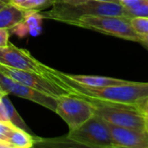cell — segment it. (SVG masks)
I'll use <instances>...</instances> for the list:
<instances>
[{"mask_svg": "<svg viewBox=\"0 0 148 148\" xmlns=\"http://www.w3.org/2000/svg\"><path fill=\"white\" fill-rule=\"evenodd\" d=\"M49 78L67 89L70 94L85 98L132 105L140 110L148 97V82L131 81L121 85L89 87L79 84L69 79L65 73L51 68Z\"/></svg>", "mask_w": 148, "mask_h": 148, "instance_id": "6da1fadb", "label": "cell"}, {"mask_svg": "<svg viewBox=\"0 0 148 148\" xmlns=\"http://www.w3.org/2000/svg\"><path fill=\"white\" fill-rule=\"evenodd\" d=\"M42 18L65 23L82 16H126L125 8L117 3L96 0H57L49 11L41 13Z\"/></svg>", "mask_w": 148, "mask_h": 148, "instance_id": "7a4b0ae2", "label": "cell"}, {"mask_svg": "<svg viewBox=\"0 0 148 148\" xmlns=\"http://www.w3.org/2000/svg\"><path fill=\"white\" fill-rule=\"evenodd\" d=\"M64 23L88 29L131 42H140V36L133 29L130 18L123 16H82Z\"/></svg>", "mask_w": 148, "mask_h": 148, "instance_id": "3957f363", "label": "cell"}, {"mask_svg": "<svg viewBox=\"0 0 148 148\" xmlns=\"http://www.w3.org/2000/svg\"><path fill=\"white\" fill-rule=\"evenodd\" d=\"M86 99L93 105L95 114L100 116L108 123L119 127L146 129V116L139 108L91 98Z\"/></svg>", "mask_w": 148, "mask_h": 148, "instance_id": "277c9868", "label": "cell"}, {"mask_svg": "<svg viewBox=\"0 0 148 148\" xmlns=\"http://www.w3.org/2000/svg\"><path fill=\"white\" fill-rule=\"evenodd\" d=\"M67 139L80 147L114 148L108 122L96 114L79 127L69 130Z\"/></svg>", "mask_w": 148, "mask_h": 148, "instance_id": "5b68a950", "label": "cell"}, {"mask_svg": "<svg viewBox=\"0 0 148 148\" xmlns=\"http://www.w3.org/2000/svg\"><path fill=\"white\" fill-rule=\"evenodd\" d=\"M68 125L69 130H74L95 114L91 102L84 97L67 94L57 98L55 111Z\"/></svg>", "mask_w": 148, "mask_h": 148, "instance_id": "8992f818", "label": "cell"}, {"mask_svg": "<svg viewBox=\"0 0 148 148\" xmlns=\"http://www.w3.org/2000/svg\"><path fill=\"white\" fill-rule=\"evenodd\" d=\"M0 64L10 68L33 72L49 78L50 68L40 62L24 49L18 48L12 43L0 47Z\"/></svg>", "mask_w": 148, "mask_h": 148, "instance_id": "52a82bcc", "label": "cell"}, {"mask_svg": "<svg viewBox=\"0 0 148 148\" xmlns=\"http://www.w3.org/2000/svg\"><path fill=\"white\" fill-rule=\"evenodd\" d=\"M0 73L55 99L61 95L70 94L67 89L54 82L51 79L33 72L20 70L0 64Z\"/></svg>", "mask_w": 148, "mask_h": 148, "instance_id": "ba28073f", "label": "cell"}, {"mask_svg": "<svg viewBox=\"0 0 148 148\" xmlns=\"http://www.w3.org/2000/svg\"><path fill=\"white\" fill-rule=\"evenodd\" d=\"M0 90L5 95H13L39 104L51 111H56V101L36 89H33L21 82H18L9 76L0 73Z\"/></svg>", "mask_w": 148, "mask_h": 148, "instance_id": "9c48e42d", "label": "cell"}, {"mask_svg": "<svg viewBox=\"0 0 148 148\" xmlns=\"http://www.w3.org/2000/svg\"><path fill=\"white\" fill-rule=\"evenodd\" d=\"M108 124L114 148H148V131Z\"/></svg>", "mask_w": 148, "mask_h": 148, "instance_id": "30bf717a", "label": "cell"}, {"mask_svg": "<svg viewBox=\"0 0 148 148\" xmlns=\"http://www.w3.org/2000/svg\"><path fill=\"white\" fill-rule=\"evenodd\" d=\"M26 10L14 5L6 3L0 9V29H15L25 18Z\"/></svg>", "mask_w": 148, "mask_h": 148, "instance_id": "8fae6325", "label": "cell"}, {"mask_svg": "<svg viewBox=\"0 0 148 148\" xmlns=\"http://www.w3.org/2000/svg\"><path fill=\"white\" fill-rule=\"evenodd\" d=\"M65 75L71 79L72 81L85 86L89 87H105V86H113V85H121L128 83L131 81L108 77V76H101V75Z\"/></svg>", "mask_w": 148, "mask_h": 148, "instance_id": "7c38bea8", "label": "cell"}, {"mask_svg": "<svg viewBox=\"0 0 148 148\" xmlns=\"http://www.w3.org/2000/svg\"><path fill=\"white\" fill-rule=\"evenodd\" d=\"M0 111L2 112L3 117L6 119L7 121H10L18 128L23 129L32 134L29 127L25 124V122L23 121V120L19 115L16 109L11 103V101L9 100L7 95H3V98L0 100Z\"/></svg>", "mask_w": 148, "mask_h": 148, "instance_id": "4fadbf2b", "label": "cell"}, {"mask_svg": "<svg viewBox=\"0 0 148 148\" xmlns=\"http://www.w3.org/2000/svg\"><path fill=\"white\" fill-rule=\"evenodd\" d=\"M8 141L12 145L13 148H29L35 144L32 134L18 127L13 129Z\"/></svg>", "mask_w": 148, "mask_h": 148, "instance_id": "5bb4252c", "label": "cell"}, {"mask_svg": "<svg viewBox=\"0 0 148 148\" xmlns=\"http://www.w3.org/2000/svg\"><path fill=\"white\" fill-rule=\"evenodd\" d=\"M134 31L140 36L148 34V16H134L130 18Z\"/></svg>", "mask_w": 148, "mask_h": 148, "instance_id": "9a60e30c", "label": "cell"}, {"mask_svg": "<svg viewBox=\"0 0 148 148\" xmlns=\"http://www.w3.org/2000/svg\"><path fill=\"white\" fill-rule=\"evenodd\" d=\"M51 3L53 4V0H24L20 8L23 10L37 11Z\"/></svg>", "mask_w": 148, "mask_h": 148, "instance_id": "2e32d148", "label": "cell"}, {"mask_svg": "<svg viewBox=\"0 0 148 148\" xmlns=\"http://www.w3.org/2000/svg\"><path fill=\"white\" fill-rule=\"evenodd\" d=\"M15 127H17L9 121H0V140L8 141L9 137Z\"/></svg>", "mask_w": 148, "mask_h": 148, "instance_id": "e0dca14e", "label": "cell"}, {"mask_svg": "<svg viewBox=\"0 0 148 148\" xmlns=\"http://www.w3.org/2000/svg\"><path fill=\"white\" fill-rule=\"evenodd\" d=\"M9 36V29H0V47L7 46L10 43Z\"/></svg>", "mask_w": 148, "mask_h": 148, "instance_id": "ac0fdd59", "label": "cell"}, {"mask_svg": "<svg viewBox=\"0 0 148 148\" xmlns=\"http://www.w3.org/2000/svg\"><path fill=\"white\" fill-rule=\"evenodd\" d=\"M140 42L143 47H145V48L148 50V34L147 35H145V36H140V42Z\"/></svg>", "mask_w": 148, "mask_h": 148, "instance_id": "d6986e66", "label": "cell"}, {"mask_svg": "<svg viewBox=\"0 0 148 148\" xmlns=\"http://www.w3.org/2000/svg\"><path fill=\"white\" fill-rule=\"evenodd\" d=\"M141 112H142V114H143L146 117L148 116V97L147 99L146 100L145 104L143 105V107H142V108H141Z\"/></svg>", "mask_w": 148, "mask_h": 148, "instance_id": "ffe728a7", "label": "cell"}, {"mask_svg": "<svg viewBox=\"0 0 148 148\" xmlns=\"http://www.w3.org/2000/svg\"><path fill=\"white\" fill-rule=\"evenodd\" d=\"M0 148H13V147L10 142L0 140Z\"/></svg>", "mask_w": 148, "mask_h": 148, "instance_id": "44dd1931", "label": "cell"}, {"mask_svg": "<svg viewBox=\"0 0 148 148\" xmlns=\"http://www.w3.org/2000/svg\"><path fill=\"white\" fill-rule=\"evenodd\" d=\"M23 2H24V0H10V3H13L14 5H16L19 8Z\"/></svg>", "mask_w": 148, "mask_h": 148, "instance_id": "7402d4cb", "label": "cell"}, {"mask_svg": "<svg viewBox=\"0 0 148 148\" xmlns=\"http://www.w3.org/2000/svg\"><path fill=\"white\" fill-rule=\"evenodd\" d=\"M96 1H100V2H110V3H121L118 0H96Z\"/></svg>", "mask_w": 148, "mask_h": 148, "instance_id": "603a6c76", "label": "cell"}, {"mask_svg": "<svg viewBox=\"0 0 148 148\" xmlns=\"http://www.w3.org/2000/svg\"><path fill=\"white\" fill-rule=\"evenodd\" d=\"M0 121H6V119L3 117V114L1 113V111H0ZM9 122H10V121H9Z\"/></svg>", "mask_w": 148, "mask_h": 148, "instance_id": "cb8c5ba5", "label": "cell"}, {"mask_svg": "<svg viewBox=\"0 0 148 148\" xmlns=\"http://www.w3.org/2000/svg\"><path fill=\"white\" fill-rule=\"evenodd\" d=\"M146 130L148 131V116L146 117Z\"/></svg>", "mask_w": 148, "mask_h": 148, "instance_id": "d4e9b609", "label": "cell"}, {"mask_svg": "<svg viewBox=\"0 0 148 148\" xmlns=\"http://www.w3.org/2000/svg\"><path fill=\"white\" fill-rule=\"evenodd\" d=\"M3 95H5V94H4L3 92H2V91L0 90V100H1L2 98H3Z\"/></svg>", "mask_w": 148, "mask_h": 148, "instance_id": "484cf974", "label": "cell"}, {"mask_svg": "<svg viewBox=\"0 0 148 148\" xmlns=\"http://www.w3.org/2000/svg\"><path fill=\"white\" fill-rule=\"evenodd\" d=\"M5 4H6L5 3H3V2H2V1H0V9H1L2 7H3Z\"/></svg>", "mask_w": 148, "mask_h": 148, "instance_id": "4316f807", "label": "cell"}, {"mask_svg": "<svg viewBox=\"0 0 148 148\" xmlns=\"http://www.w3.org/2000/svg\"><path fill=\"white\" fill-rule=\"evenodd\" d=\"M0 1H2L5 3H10V0H0Z\"/></svg>", "mask_w": 148, "mask_h": 148, "instance_id": "83f0119b", "label": "cell"}, {"mask_svg": "<svg viewBox=\"0 0 148 148\" xmlns=\"http://www.w3.org/2000/svg\"><path fill=\"white\" fill-rule=\"evenodd\" d=\"M118 1H119V2L121 3V1H123V0H118Z\"/></svg>", "mask_w": 148, "mask_h": 148, "instance_id": "f1b7e54d", "label": "cell"}, {"mask_svg": "<svg viewBox=\"0 0 148 148\" xmlns=\"http://www.w3.org/2000/svg\"><path fill=\"white\" fill-rule=\"evenodd\" d=\"M55 1H56V0H53V3H54V2H55Z\"/></svg>", "mask_w": 148, "mask_h": 148, "instance_id": "f546056e", "label": "cell"}, {"mask_svg": "<svg viewBox=\"0 0 148 148\" xmlns=\"http://www.w3.org/2000/svg\"><path fill=\"white\" fill-rule=\"evenodd\" d=\"M56 1H57V0H56Z\"/></svg>", "mask_w": 148, "mask_h": 148, "instance_id": "4dcf8cb0", "label": "cell"}]
</instances>
